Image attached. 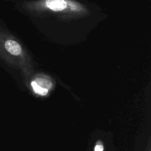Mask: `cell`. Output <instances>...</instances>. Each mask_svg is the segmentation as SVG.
Instances as JSON below:
<instances>
[{"mask_svg":"<svg viewBox=\"0 0 151 151\" xmlns=\"http://www.w3.org/2000/svg\"><path fill=\"white\" fill-rule=\"evenodd\" d=\"M18 6L35 17H54L63 20L78 19L90 14L87 7L76 0L24 1Z\"/></svg>","mask_w":151,"mask_h":151,"instance_id":"2","label":"cell"},{"mask_svg":"<svg viewBox=\"0 0 151 151\" xmlns=\"http://www.w3.org/2000/svg\"><path fill=\"white\" fill-rule=\"evenodd\" d=\"M36 76L31 82V86L34 91L40 96L47 95L48 90L52 86V81L42 74Z\"/></svg>","mask_w":151,"mask_h":151,"instance_id":"3","label":"cell"},{"mask_svg":"<svg viewBox=\"0 0 151 151\" xmlns=\"http://www.w3.org/2000/svg\"><path fill=\"white\" fill-rule=\"evenodd\" d=\"M94 151H103V146L101 144H97L94 147Z\"/></svg>","mask_w":151,"mask_h":151,"instance_id":"4","label":"cell"},{"mask_svg":"<svg viewBox=\"0 0 151 151\" xmlns=\"http://www.w3.org/2000/svg\"><path fill=\"white\" fill-rule=\"evenodd\" d=\"M5 1H9V2H14L15 0H4Z\"/></svg>","mask_w":151,"mask_h":151,"instance_id":"5","label":"cell"},{"mask_svg":"<svg viewBox=\"0 0 151 151\" xmlns=\"http://www.w3.org/2000/svg\"><path fill=\"white\" fill-rule=\"evenodd\" d=\"M0 63L19 71L26 81L34 73L33 61L28 50L1 18Z\"/></svg>","mask_w":151,"mask_h":151,"instance_id":"1","label":"cell"}]
</instances>
